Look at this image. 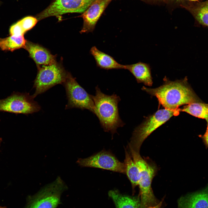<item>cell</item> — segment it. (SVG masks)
I'll use <instances>...</instances> for the list:
<instances>
[{
	"label": "cell",
	"instance_id": "ac0fdd59",
	"mask_svg": "<svg viewBox=\"0 0 208 208\" xmlns=\"http://www.w3.org/2000/svg\"><path fill=\"white\" fill-rule=\"evenodd\" d=\"M125 158L124 163L126 168L125 174L130 181L133 189L138 185L139 170L131 154L125 148Z\"/></svg>",
	"mask_w": 208,
	"mask_h": 208
},
{
	"label": "cell",
	"instance_id": "cb8c5ba5",
	"mask_svg": "<svg viewBox=\"0 0 208 208\" xmlns=\"http://www.w3.org/2000/svg\"><path fill=\"white\" fill-rule=\"evenodd\" d=\"M162 202L163 200H161L156 205L149 207L147 208H160L162 204Z\"/></svg>",
	"mask_w": 208,
	"mask_h": 208
},
{
	"label": "cell",
	"instance_id": "484cf974",
	"mask_svg": "<svg viewBox=\"0 0 208 208\" xmlns=\"http://www.w3.org/2000/svg\"><path fill=\"white\" fill-rule=\"evenodd\" d=\"M190 0V1H197L198 0Z\"/></svg>",
	"mask_w": 208,
	"mask_h": 208
},
{
	"label": "cell",
	"instance_id": "7402d4cb",
	"mask_svg": "<svg viewBox=\"0 0 208 208\" xmlns=\"http://www.w3.org/2000/svg\"><path fill=\"white\" fill-rule=\"evenodd\" d=\"M9 30L11 36H16L23 35L25 33L18 21L11 26Z\"/></svg>",
	"mask_w": 208,
	"mask_h": 208
},
{
	"label": "cell",
	"instance_id": "8992f818",
	"mask_svg": "<svg viewBox=\"0 0 208 208\" xmlns=\"http://www.w3.org/2000/svg\"><path fill=\"white\" fill-rule=\"evenodd\" d=\"M61 180L58 179L36 194L29 196L25 208H56L60 203L61 194L66 188Z\"/></svg>",
	"mask_w": 208,
	"mask_h": 208
},
{
	"label": "cell",
	"instance_id": "6da1fadb",
	"mask_svg": "<svg viewBox=\"0 0 208 208\" xmlns=\"http://www.w3.org/2000/svg\"><path fill=\"white\" fill-rule=\"evenodd\" d=\"M164 81V84L157 88L143 86L142 89L155 96L160 105L170 110H176L183 105L203 102L188 84L187 77L174 81L166 78Z\"/></svg>",
	"mask_w": 208,
	"mask_h": 208
},
{
	"label": "cell",
	"instance_id": "ba28073f",
	"mask_svg": "<svg viewBox=\"0 0 208 208\" xmlns=\"http://www.w3.org/2000/svg\"><path fill=\"white\" fill-rule=\"evenodd\" d=\"M28 93H16L0 100V111L25 114L40 111V107Z\"/></svg>",
	"mask_w": 208,
	"mask_h": 208
},
{
	"label": "cell",
	"instance_id": "52a82bcc",
	"mask_svg": "<svg viewBox=\"0 0 208 208\" xmlns=\"http://www.w3.org/2000/svg\"><path fill=\"white\" fill-rule=\"evenodd\" d=\"M63 85L68 100L66 109L73 108L86 109L94 113V106L92 95L88 93L70 74L68 73Z\"/></svg>",
	"mask_w": 208,
	"mask_h": 208
},
{
	"label": "cell",
	"instance_id": "4fadbf2b",
	"mask_svg": "<svg viewBox=\"0 0 208 208\" xmlns=\"http://www.w3.org/2000/svg\"><path fill=\"white\" fill-rule=\"evenodd\" d=\"M38 65H46L55 61V57L38 44L27 41L24 47Z\"/></svg>",
	"mask_w": 208,
	"mask_h": 208
},
{
	"label": "cell",
	"instance_id": "d6986e66",
	"mask_svg": "<svg viewBox=\"0 0 208 208\" xmlns=\"http://www.w3.org/2000/svg\"><path fill=\"white\" fill-rule=\"evenodd\" d=\"M180 111L186 112L195 117L205 120L208 124V104L194 103L184 106Z\"/></svg>",
	"mask_w": 208,
	"mask_h": 208
},
{
	"label": "cell",
	"instance_id": "3957f363",
	"mask_svg": "<svg viewBox=\"0 0 208 208\" xmlns=\"http://www.w3.org/2000/svg\"><path fill=\"white\" fill-rule=\"evenodd\" d=\"M131 155L139 170L138 185L140 195V208H147L157 204L153 194L151 183L157 173V168L156 165L147 158H143L140 153L129 148Z\"/></svg>",
	"mask_w": 208,
	"mask_h": 208
},
{
	"label": "cell",
	"instance_id": "ffe728a7",
	"mask_svg": "<svg viewBox=\"0 0 208 208\" xmlns=\"http://www.w3.org/2000/svg\"><path fill=\"white\" fill-rule=\"evenodd\" d=\"M26 41L23 35L10 36L0 39V48L3 51H13L24 47Z\"/></svg>",
	"mask_w": 208,
	"mask_h": 208
},
{
	"label": "cell",
	"instance_id": "44dd1931",
	"mask_svg": "<svg viewBox=\"0 0 208 208\" xmlns=\"http://www.w3.org/2000/svg\"><path fill=\"white\" fill-rule=\"evenodd\" d=\"M38 19L32 16L25 17L18 21L24 32L33 27L37 23Z\"/></svg>",
	"mask_w": 208,
	"mask_h": 208
},
{
	"label": "cell",
	"instance_id": "7c38bea8",
	"mask_svg": "<svg viewBox=\"0 0 208 208\" xmlns=\"http://www.w3.org/2000/svg\"><path fill=\"white\" fill-rule=\"evenodd\" d=\"M178 208H208V185L199 192L181 197Z\"/></svg>",
	"mask_w": 208,
	"mask_h": 208
},
{
	"label": "cell",
	"instance_id": "30bf717a",
	"mask_svg": "<svg viewBox=\"0 0 208 208\" xmlns=\"http://www.w3.org/2000/svg\"><path fill=\"white\" fill-rule=\"evenodd\" d=\"M77 163L81 167L99 168L125 174L124 163L120 161L112 153L105 150L86 158L79 159Z\"/></svg>",
	"mask_w": 208,
	"mask_h": 208
},
{
	"label": "cell",
	"instance_id": "2e32d148",
	"mask_svg": "<svg viewBox=\"0 0 208 208\" xmlns=\"http://www.w3.org/2000/svg\"><path fill=\"white\" fill-rule=\"evenodd\" d=\"M185 7L200 24L208 27V0Z\"/></svg>",
	"mask_w": 208,
	"mask_h": 208
},
{
	"label": "cell",
	"instance_id": "8fae6325",
	"mask_svg": "<svg viewBox=\"0 0 208 208\" xmlns=\"http://www.w3.org/2000/svg\"><path fill=\"white\" fill-rule=\"evenodd\" d=\"M111 0H95L81 15L83 25L81 33L92 32L107 5Z\"/></svg>",
	"mask_w": 208,
	"mask_h": 208
},
{
	"label": "cell",
	"instance_id": "9a60e30c",
	"mask_svg": "<svg viewBox=\"0 0 208 208\" xmlns=\"http://www.w3.org/2000/svg\"><path fill=\"white\" fill-rule=\"evenodd\" d=\"M90 53L94 57L97 66L101 68L107 70L125 69V65L119 64L112 57L99 50L95 46L91 48Z\"/></svg>",
	"mask_w": 208,
	"mask_h": 208
},
{
	"label": "cell",
	"instance_id": "9c48e42d",
	"mask_svg": "<svg viewBox=\"0 0 208 208\" xmlns=\"http://www.w3.org/2000/svg\"><path fill=\"white\" fill-rule=\"evenodd\" d=\"M95 0H55L37 16L38 21L68 13H83Z\"/></svg>",
	"mask_w": 208,
	"mask_h": 208
},
{
	"label": "cell",
	"instance_id": "5bb4252c",
	"mask_svg": "<svg viewBox=\"0 0 208 208\" xmlns=\"http://www.w3.org/2000/svg\"><path fill=\"white\" fill-rule=\"evenodd\" d=\"M134 76L138 83H143L146 86H151L153 84L150 65L142 62L125 65V69Z\"/></svg>",
	"mask_w": 208,
	"mask_h": 208
},
{
	"label": "cell",
	"instance_id": "277c9868",
	"mask_svg": "<svg viewBox=\"0 0 208 208\" xmlns=\"http://www.w3.org/2000/svg\"><path fill=\"white\" fill-rule=\"evenodd\" d=\"M180 108L175 110L159 109L149 116L133 132L129 147L139 152L144 140L154 131L164 123L173 116L179 115Z\"/></svg>",
	"mask_w": 208,
	"mask_h": 208
},
{
	"label": "cell",
	"instance_id": "e0dca14e",
	"mask_svg": "<svg viewBox=\"0 0 208 208\" xmlns=\"http://www.w3.org/2000/svg\"><path fill=\"white\" fill-rule=\"evenodd\" d=\"M108 195L116 208H140V200L138 198L123 195L116 190H111Z\"/></svg>",
	"mask_w": 208,
	"mask_h": 208
},
{
	"label": "cell",
	"instance_id": "d4e9b609",
	"mask_svg": "<svg viewBox=\"0 0 208 208\" xmlns=\"http://www.w3.org/2000/svg\"><path fill=\"white\" fill-rule=\"evenodd\" d=\"M0 208H6L5 207L0 206Z\"/></svg>",
	"mask_w": 208,
	"mask_h": 208
},
{
	"label": "cell",
	"instance_id": "603a6c76",
	"mask_svg": "<svg viewBox=\"0 0 208 208\" xmlns=\"http://www.w3.org/2000/svg\"><path fill=\"white\" fill-rule=\"evenodd\" d=\"M198 136L201 138L207 148H208V124H207V127L206 131L203 135H200Z\"/></svg>",
	"mask_w": 208,
	"mask_h": 208
},
{
	"label": "cell",
	"instance_id": "7a4b0ae2",
	"mask_svg": "<svg viewBox=\"0 0 208 208\" xmlns=\"http://www.w3.org/2000/svg\"><path fill=\"white\" fill-rule=\"evenodd\" d=\"M95 95H92L94 106V114L98 118L104 131L114 134L118 128L125 125L118 112V105L120 98L114 94L112 95L104 94L98 86L95 87Z\"/></svg>",
	"mask_w": 208,
	"mask_h": 208
},
{
	"label": "cell",
	"instance_id": "5b68a950",
	"mask_svg": "<svg viewBox=\"0 0 208 208\" xmlns=\"http://www.w3.org/2000/svg\"><path fill=\"white\" fill-rule=\"evenodd\" d=\"M68 74L56 61L38 67L33 87L35 89L34 93L32 95L33 98H35L57 84H63Z\"/></svg>",
	"mask_w": 208,
	"mask_h": 208
}]
</instances>
